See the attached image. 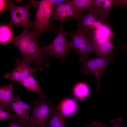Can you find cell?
I'll use <instances>...</instances> for the list:
<instances>
[{
	"label": "cell",
	"instance_id": "1",
	"mask_svg": "<svg viewBox=\"0 0 127 127\" xmlns=\"http://www.w3.org/2000/svg\"><path fill=\"white\" fill-rule=\"evenodd\" d=\"M11 42L18 48L23 56L22 60L17 59L15 64L22 63L29 66L33 64L39 71H42L44 67L49 66L48 56H44L38 49L34 32L23 30L19 35L13 37Z\"/></svg>",
	"mask_w": 127,
	"mask_h": 127
},
{
	"label": "cell",
	"instance_id": "2",
	"mask_svg": "<svg viewBox=\"0 0 127 127\" xmlns=\"http://www.w3.org/2000/svg\"><path fill=\"white\" fill-rule=\"evenodd\" d=\"M35 8L36 17L33 22L32 30L36 33L38 44H40L39 37L47 31H52L58 34L60 29L58 24L50 21L53 8L55 5L54 0H42L40 1L29 0Z\"/></svg>",
	"mask_w": 127,
	"mask_h": 127
},
{
	"label": "cell",
	"instance_id": "3",
	"mask_svg": "<svg viewBox=\"0 0 127 127\" xmlns=\"http://www.w3.org/2000/svg\"><path fill=\"white\" fill-rule=\"evenodd\" d=\"M34 107L29 120V127H45L56 106L53 100L47 98L42 93L33 101Z\"/></svg>",
	"mask_w": 127,
	"mask_h": 127
},
{
	"label": "cell",
	"instance_id": "4",
	"mask_svg": "<svg viewBox=\"0 0 127 127\" xmlns=\"http://www.w3.org/2000/svg\"><path fill=\"white\" fill-rule=\"evenodd\" d=\"M64 21L59 22L60 28L58 35L48 46L41 47L38 46L40 51L42 54L46 53L60 60L64 61L70 50L73 48L71 42L67 39L68 33L64 32L63 27Z\"/></svg>",
	"mask_w": 127,
	"mask_h": 127
},
{
	"label": "cell",
	"instance_id": "5",
	"mask_svg": "<svg viewBox=\"0 0 127 127\" xmlns=\"http://www.w3.org/2000/svg\"><path fill=\"white\" fill-rule=\"evenodd\" d=\"M113 56L112 51L107 56H98L92 59H90L88 57L80 56L79 58L83 66L81 73L88 77L90 74L95 76L97 81L98 90L100 89L99 81L101 76L108 64L113 61Z\"/></svg>",
	"mask_w": 127,
	"mask_h": 127
},
{
	"label": "cell",
	"instance_id": "6",
	"mask_svg": "<svg viewBox=\"0 0 127 127\" xmlns=\"http://www.w3.org/2000/svg\"><path fill=\"white\" fill-rule=\"evenodd\" d=\"M32 4L29 2L26 5L17 6L12 2L8 1L7 8L9 11L11 19L8 23L12 27L18 26L21 27L23 30L29 29H32L33 22L30 20L29 16V10Z\"/></svg>",
	"mask_w": 127,
	"mask_h": 127
},
{
	"label": "cell",
	"instance_id": "7",
	"mask_svg": "<svg viewBox=\"0 0 127 127\" xmlns=\"http://www.w3.org/2000/svg\"><path fill=\"white\" fill-rule=\"evenodd\" d=\"M72 39L71 41L75 54H80L83 57H88L87 45L88 41L94 37V31L89 28L78 26L73 32L68 33Z\"/></svg>",
	"mask_w": 127,
	"mask_h": 127
},
{
	"label": "cell",
	"instance_id": "8",
	"mask_svg": "<svg viewBox=\"0 0 127 127\" xmlns=\"http://www.w3.org/2000/svg\"><path fill=\"white\" fill-rule=\"evenodd\" d=\"M16 67L10 72H7L4 78L11 80L14 82L19 83L24 79L32 75L33 73L38 71L35 67L22 63L15 64Z\"/></svg>",
	"mask_w": 127,
	"mask_h": 127
},
{
	"label": "cell",
	"instance_id": "9",
	"mask_svg": "<svg viewBox=\"0 0 127 127\" xmlns=\"http://www.w3.org/2000/svg\"><path fill=\"white\" fill-rule=\"evenodd\" d=\"M114 6L111 0H94L92 9L95 14L103 23H107L111 9Z\"/></svg>",
	"mask_w": 127,
	"mask_h": 127
},
{
	"label": "cell",
	"instance_id": "10",
	"mask_svg": "<svg viewBox=\"0 0 127 127\" xmlns=\"http://www.w3.org/2000/svg\"><path fill=\"white\" fill-rule=\"evenodd\" d=\"M14 83L0 88V108L8 112L12 110L11 101L13 91Z\"/></svg>",
	"mask_w": 127,
	"mask_h": 127
},
{
	"label": "cell",
	"instance_id": "11",
	"mask_svg": "<svg viewBox=\"0 0 127 127\" xmlns=\"http://www.w3.org/2000/svg\"><path fill=\"white\" fill-rule=\"evenodd\" d=\"M96 42V46L95 53L98 56H107L115 49L127 48L126 45L124 44L119 47L115 46L111 40H101Z\"/></svg>",
	"mask_w": 127,
	"mask_h": 127
},
{
	"label": "cell",
	"instance_id": "12",
	"mask_svg": "<svg viewBox=\"0 0 127 127\" xmlns=\"http://www.w3.org/2000/svg\"><path fill=\"white\" fill-rule=\"evenodd\" d=\"M74 9V14L72 19L79 21L84 14L83 12L85 9L92 6L94 0H70Z\"/></svg>",
	"mask_w": 127,
	"mask_h": 127
},
{
	"label": "cell",
	"instance_id": "13",
	"mask_svg": "<svg viewBox=\"0 0 127 127\" xmlns=\"http://www.w3.org/2000/svg\"><path fill=\"white\" fill-rule=\"evenodd\" d=\"M65 117L56 106L52 111L45 127H67Z\"/></svg>",
	"mask_w": 127,
	"mask_h": 127
},
{
	"label": "cell",
	"instance_id": "14",
	"mask_svg": "<svg viewBox=\"0 0 127 127\" xmlns=\"http://www.w3.org/2000/svg\"><path fill=\"white\" fill-rule=\"evenodd\" d=\"M94 37L96 41L111 40L114 37V33L110 26L107 23L100 28L93 31Z\"/></svg>",
	"mask_w": 127,
	"mask_h": 127
},
{
	"label": "cell",
	"instance_id": "15",
	"mask_svg": "<svg viewBox=\"0 0 127 127\" xmlns=\"http://www.w3.org/2000/svg\"><path fill=\"white\" fill-rule=\"evenodd\" d=\"M8 23H2L0 25V43L5 45L11 42L14 37V32Z\"/></svg>",
	"mask_w": 127,
	"mask_h": 127
},
{
	"label": "cell",
	"instance_id": "16",
	"mask_svg": "<svg viewBox=\"0 0 127 127\" xmlns=\"http://www.w3.org/2000/svg\"><path fill=\"white\" fill-rule=\"evenodd\" d=\"M78 107L77 104L75 100L67 99L63 101L61 104V112L65 117L71 116L76 112Z\"/></svg>",
	"mask_w": 127,
	"mask_h": 127
},
{
	"label": "cell",
	"instance_id": "17",
	"mask_svg": "<svg viewBox=\"0 0 127 127\" xmlns=\"http://www.w3.org/2000/svg\"><path fill=\"white\" fill-rule=\"evenodd\" d=\"M52 16L51 21L58 20L59 22L64 21L67 18L65 5L62 3L55 4L52 12Z\"/></svg>",
	"mask_w": 127,
	"mask_h": 127
},
{
	"label": "cell",
	"instance_id": "18",
	"mask_svg": "<svg viewBox=\"0 0 127 127\" xmlns=\"http://www.w3.org/2000/svg\"><path fill=\"white\" fill-rule=\"evenodd\" d=\"M19 83L27 89L29 91H33L39 94L43 93L38 83L32 75L24 79Z\"/></svg>",
	"mask_w": 127,
	"mask_h": 127
},
{
	"label": "cell",
	"instance_id": "19",
	"mask_svg": "<svg viewBox=\"0 0 127 127\" xmlns=\"http://www.w3.org/2000/svg\"><path fill=\"white\" fill-rule=\"evenodd\" d=\"M88 12L87 13L84 15L82 18L77 22V25L78 26L88 28H91L97 16L95 14L92 8H89L87 9Z\"/></svg>",
	"mask_w": 127,
	"mask_h": 127
},
{
	"label": "cell",
	"instance_id": "20",
	"mask_svg": "<svg viewBox=\"0 0 127 127\" xmlns=\"http://www.w3.org/2000/svg\"><path fill=\"white\" fill-rule=\"evenodd\" d=\"M17 94H13L11 101L12 109L19 119L29 121L30 116L27 114L19 104L17 101Z\"/></svg>",
	"mask_w": 127,
	"mask_h": 127
},
{
	"label": "cell",
	"instance_id": "21",
	"mask_svg": "<svg viewBox=\"0 0 127 127\" xmlns=\"http://www.w3.org/2000/svg\"><path fill=\"white\" fill-rule=\"evenodd\" d=\"M90 89L86 83H80L76 85L74 89V93L77 98L83 99L87 98L90 93Z\"/></svg>",
	"mask_w": 127,
	"mask_h": 127
},
{
	"label": "cell",
	"instance_id": "22",
	"mask_svg": "<svg viewBox=\"0 0 127 127\" xmlns=\"http://www.w3.org/2000/svg\"><path fill=\"white\" fill-rule=\"evenodd\" d=\"M9 120L7 124L4 127H29L28 121L16 118H12Z\"/></svg>",
	"mask_w": 127,
	"mask_h": 127
},
{
	"label": "cell",
	"instance_id": "23",
	"mask_svg": "<svg viewBox=\"0 0 127 127\" xmlns=\"http://www.w3.org/2000/svg\"><path fill=\"white\" fill-rule=\"evenodd\" d=\"M17 99L18 103L20 107L27 114L30 116L31 111V105L25 103L22 101L18 94H17Z\"/></svg>",
	"mask_w": 127,
	"mask_h": 127
},
{
	"label": "cell",
	"instance_id": "24",
	"mask_svg": "<svg viewBox=\"0 0 127 127\" xmlns=\"http://www.w3.org/2000/svg\"><path fill=\"white\" fill-rule=\"evenodd\" d=\"M2 108H0V121L9 119L14 118H17V115L15 114H10Z\"/></svg>",
	"mask_w": 127,
	"mask_h": 127
},
{
	"label": "cell",
	"instance_id": "25",
	"mask_svg": "<svg viewBox=\"0 0 127 127\" xmlns=\"http://www.w3.org/2000/svg\"><path fill=\"white\" fill-rule=\"evenodd\" d=\"M114 6H118L120 7H127V0H111Z\"/></svg>",
	"mask_w": 127,
	"mask_h": 127
},
{
	"label": "cell",
	"instance_id": "26",
	"mask_svg": "<svg viewBox=\"0 0 127 127\" xmlns=\"http://www.w3.org/2000/svg\"><path fill=\"white\" fill-rule=\"evenodd\" d=\"M122 122V119L120 117L112 120L111 123L113 126V127H121V125Z\"/></svg>",
	"mask_w": 127,
	"mask_h": 127
},
{
	"label": "cell",
	"instance_id": "27",
	"mask_svg": "<svg viewBox=\"0 0 127 127\" xmlns=\"http://www.w3.org/2000/svg\"><path fill=\"white\" fill-rule=\"evenodd\" d=\"M84 127H107V126L105 124L100 122L93 121Z\"/></svg>",
	"mask_w": 127,
	"mask_h": 127
},
{
	"label": "cell",
	"instance_id": "28",
	"mask_svg": "<svg viewBox=\"0 0 127 127\" xmlns=\"http://www.w3.org/2000/svg\"><path fill=\"white\" fill-rule=\"evenodd\" d=\"M8 0H0V13H3L7 8V4Z\"/></svg>",
	"mask_w": 127,
	"mask_h": 127
}]
</instances>
